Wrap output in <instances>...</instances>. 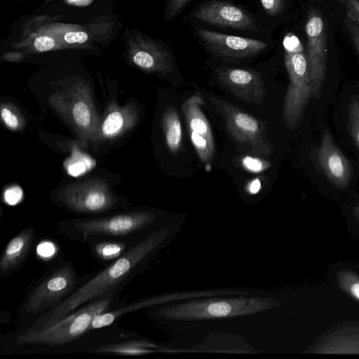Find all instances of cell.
Masks as SVG:
<instances>
[{"mask_svg":"<svg viewBox=\"0 0 359 359\" xmlns=\"http://www.w3.org/2000/svg\"><path fill=\"white\" fill-rule=\"evenodd\" d=\"M173 230L159 226L145 235L121 257L91 276L58 306L39 316L29 326L46 327L60 320L85 304L108 294L121 292L137 275L144 270L152 258L165 245Z\"/></svg>","mask_w":359,"mask_h":359,"instance_id":"1","label":"cell"},{"mask_svg":"<svg viewBox=\"0 0 359 359\" xmlns=\"http://www.w3.org/2000/svg\"><path fill=\"white\" fill-rule=\"evenodd\" d=\"M158 215L148 210H135L106 216L62 220L56 230L61 236L74 241L91 242L122 239L138 241L157 227Z\"/></svg>","mask_w":359,"mask_h":359,"instance_id":"2","label":"cell"},{"mask_svg":"<svg viewBox=\"0 0 359 359\" xmlns=\"http://www.w3.org/2000/svg\"><path fill=\"white\" fill-rule=\"evenodd\" d=\"M119 292L89 302L60 320L46 327H25L13 337L16 346L55 348L79 340L91 330L94 318L111 310L122 302Z\"/></svg>","mask_w":359,"mask_h":359,"instance_id":"3","label":"cell"},{"mask_svg":"<svg viewBox=\"0 0 359 359\" xmlns=\"http://www.w3.org/2000/svg\"><path fill=\"white\" fill-rule=\"evenodd\" d=\"M277 305L269 297H217L182 302L175 304L153 308L148 315L156 320H203L228 318L255 314Z\"/></svg>","mask_w":359,"mask_h":359,"instance_id":"4","label":"cell"},{"mask_svg":"<svg viewBox=\"0 0 359 359\" xmlns=\"http://www.w3.org/2000/svg\"><path fill=\"white\" fill-rule=\"evenodd\" d=\"M284 62L289 77V85L285 95L283 116L288 129L296 128L301 122L306 107L312 96L308 79L306 52L293 34L283 39Z\"/></svg>","mask_w":359,"mask_h":359,"instance_id":"5","label":"cell"},{"mask_svg":"<svg viewBox=\"0 0 359 359\" xmlns=\"http://www.w3.org/2000/svg\"><path fill=\"white\" fill-rule=\"evenodd\" d=\"M79 286L73 264H60L43 276L28 292L19 313L21 319L35 317L58 306Z\"/></svg>","mask_w":359,"mask_h":359,"instance_id":"6","label":"cell"},{"mask_svg":"<svg viewBox=\"0 0 359 359\" xmlns=\"http://www.w3.org/2000/svg\"><path fill=\"white\" fill-rule=\"evenodd\" d=\"M184 21L201 26L256 34L266 36L269 28L259 14L229 0H203L185 16Z\"/></svg>","mask_w":359,"mask_h":359,"instance_id":"7","label":"cell"},{"mask_svg":"<svg viewBox=\"0 0 359 359\" xmlns=\"http://www.w3.org/2000/svg\"><path fill=\"white\" fill-rule=\"evenodd\" d=\"M49 101L83 142L98 139L100 123L89 88L83 82L77 81L56 90Z\"/></svg>","mask_w":359,"mask_h":359,"instance_id":"8","label":"cell"},{"mask_svg":"<svg viewBox=\"0 0 359 359\" xmlns=\"http://www.w3.org/2000/svg\"><path fill=\"white\" fill-rule=\"evenodd\" d=\"M209 100L222 116L227 132L236 143L245 145L256 155L269 157L273 154V145L268 138L266 122L228 101L217 97Z\"/></svg>","mask_w":359,"mask_h":359,"instance_id":"9","label":"cell"},{"mask_svg":"<svg viewBox=\"0 0 359 359\" xmlns=\"http://www.w3.org/2000/svg\"><path fill=\"white\" fill-rule=\"evenodd\" d=\"M192 33L210 55L225 62H238L255 58L269 50L268 37H248L225 34L191 25Z\"/></svg>","mask_w":359,"mask_h":359,"instance_id":"10","label":"cell"},{"mask_svg":"<svg viewBox=\"0 0 359 359\" xmlns=\"http://www.w3.org/2000/svg\"><path fill=\"white\" fill-rule=\"evenodd\" d=\"M55 200L71 212L86 216L106 213L120 206L119 199L107 184L96 180L65 185Z\"/></svg>","mask_w":359,"mask_h":359,"instance_id":"11","label":"cell"},{"mask_svg":"<svg viewBox=\"0 0 359 359\" xmlns=\"http://www.w3.org/2000/svg\"><path fill=\"white\" fill-rule=\"evenodd\" d=\"M126 48L130 62L144 72L168 76L177 70L175 55L168 46L136 29L128 32Z\"/></svg>","mask_w":359,"mask_h":359,"instance_id":"12","label":"cell"},{"mask_svg":"<svg viewBox=\"0 0 359 359\" xmlns=\"http://www.w3.org/2000/svg\"><path fill=\"white\" fill-rule=\"evenodd\" d=\"M305 32L308 79L316 99L320 93L327 72V34L324 20L318 11L313 10L308 15Z\"/></svg>","mask_w":359,"mask_h":359,"instance_id":"13","label":"cell"},{"mask_svg":"<svg viewBox=\"0 0 359 359\" xmlns=\"http://www.w3.org/2000/svg\"><path fill=\"white\" fill-rule=\"evenodd\" d=\"M219 83L237 98L259 105L266 95L263 74L257 69L247 67L222 65L215 68Z\"/></svg>","mask_w":359,"mask_h":359,"instance_id":"14","label":"cell"},{"mask_svg":"<svg viewBox=\"0 0 359 359\" xmlns=\"http://www.w3.org/2000/svg\"><path fill=\"white\" fill-rule=\"evenodd\" d=\"M205 102L200 93L187 99L182 104L191 143L203 163H210L215 154V140L210 123L202 111Z\"/></svg>","mask_w":359,"mask_h":359,"instance_id":"15","label":"cell"},{"mask_svg":"<svg viewBox=\"0 0 359 359\" xmlns=\"http://www.w3.org/2000/svg\"><path fill=\"white\" fill-rule=\"evenodd\" d=\"M318 161L324 174L335 187L346 188L351 178L349 161L335 145L328 130L323 134L318 151Z\"/></svg>","mask_w":359,"mask_h":359,"instance_id":"16","label":"cell"},{"mask_svg":"<svg viewBox=\"0 0 359 359\" xmlns=\"http://www.w3.org/2000/svg\"><path fill=\"white\" fill-rule=\"evenodd\" d=\"M35 236V228L29 226L8 241L0 257L1 277L8 278L21 269L29 256Z\"/></svg>","mask_w":359,"mask_h":359,"instance_id":"17","label":"cell"},{"mask_svg":"<svg viewBox=\"0 0 359 359\" xmlns=\"http://www.w3.org/2000/svg\"><path fill=\"white\" fill-rule=\"evenodd\" d=\"M137 120L135 109L130 106H111L100 123L98 139H111L131 128Z\"/></svg>","mask_w":359,"mask_h":359,"instance_id":"18","label":"cell"},{"mask_svg":"<svg viewBox=\"0 0 359 359\" xmlns=\"http://www.w3.org/2000/svg\"><path fill=\"white\" fill-rule=\"evenodd\" d=\"M158 348L157 345L151 341L133 337L121 341L104 344L89 351L100 354L141 355L156 352Z\"/></svg>","mask_w":359,"mask_h":359,"instance_id":"19","label":"cell"},{"mask_svg":"<svg viewBox=\"0 0 359 359\" xmlns=\"http://www.w3.org/2000/svg\"><path fill=\"white\" fill-rule=\"evenodd\" d=\"M138 241L108 239L91 242L88 245L95 259L102 264H109L121 257Z\"/></svg>","mask_w":359,"mask_h":359,"instance_id":"20","label":"cell"},{"mask_svg":"<svg viewBox=\"0 0 359 359\" xmlns=\"http://www.w3.org/2000/svg\"><path fill=\"white\" fill-rule=\"evenodd\" d=\"M162 123L166 146L171 153L177 154L182 146V130L175 108L169 106L165 109Z\"/></svg>","mask_w":359,"mask_h":359,"instance_id":"21","label":"cell"},{"mask_svg":"<svg viewBox=\"0 0 359 359\" xmlns=\"http://www.w3.org/2000/svg\"><path fill=\"white\" fill-rule=\"evenodd\" d=\"M37 32L53 36L66 47L67 45H83L90 41V38L86 32L82 28H76L74 26L70 27L67 25H47L37 29Z\"/></svg>","mask_w":359,"mask_h":359,"instance_id":"22","label":"cell"},{"mask_svg":"<svg viewBox=\"0 0 359 359\" xmlns=\"http://www.w3.org/2000/svg\"><path fill=\"white\" fill-rule=\"evenodd\" d=\"M95 164L93 159L81 152H72L65 162L67 173L73 177L80 176L89 170Z\"/></svg>","mask_w":359,"mask_h":359,"instance_id":"23","label":"cell"},{"mask_svg":"<svg viewBox=\"0 0 359 359\" xmlns=\"http://www.w3.org/2000/svg\"><path fill=\"white\" fill-rule=\"evenodd\" d=\"M261 8L259 14L269 28L273 20L281 17L286 8L285 0H259Z\"/></svg>","mask_w":359,"mask_h":359,"instance_id":"24","label":"cell"},{"mask_svg":"<svg viewBox=\"0 0 359 359\" xmlns=\"http://www.w3.org/2000/svg\"><path fill=\"white\" fill-rule=\"evenodd\" d=\"M28 45L32 51L47 52L64 48L65 46L56 38L45 33L37 32L30 36Z\"/></svg>","mask_w":359,"mask_h":359,"instance_id":"25","label":"cell"},{"mask_svg":"<svg viewBox=\"0 0 359 359\" xmlns=\"http://www.w3.org/2000/svg\"><path fill=\"white\" fill-rule=\"evenodd\" d=\"M1 118L5 126L12 130H18L22 126V118L12 105L3 104L1 107Z\"/></svg>","mask_w":359,"mask_h":359,"instance_id":"26","label":"cell"},{"mask_svg":"<svg viewBox=\"0 0 359 359\" xmlns=\"http://www.w3.org/2000/svg\"><path fill=\"white\" fill-rule=\"evenodd\" d=\"M348 116L351 135L359 149V97L351 99Z\"/></svg>","mask_w":359,"mask_h":359,"instance_id":"27","label":"cell"},{"mask_svg":"<svg viewBox=\"0 0 359 359\" xmlns=\"http://www.w3.org/2000/svg\"><path fill=\"white\" fill-rule=\"evenodd\" d=\"M192 0H167L163 10V18L170 21L179 16Z\"/></svg>","mask_w":359,"mask_h":359,"instance_id":"28","label":"cell"},{"mask_svg":"<svg viewBox=\"0 0 359 359\" xmlns=\"http://www.w3.org/2000/svg\"><path fill=\"white\" fill-rule=\"evenodd\" d=\"M23 192L18 186H13L6 189L4 194L5 201L9 205L18 203L22 198Z\"/></svg>","mask_w":359,"mask_h":359,"instance_id":"29","label":"cell"},{"mask_svg":"<svg viewBox=\"0 0 359 359\" xmlns=\"http://www.w3.org/2000/svg\"><path fill=\"white\" fill-rule=\"evenodd\" d=\"M346 10L347 18L359 26V0H343Z\"/></svg>","mask_w":359,"mask_h":359,"instance_id":"30","label":"cell"},{"mask_svg":"<svg viewBox=\"0 0 359 359\" xmlns=\"http://www.w3.org/2000/svg\"><path fill=\"white\" fill-rule=\"evenodd\" d=\"M353 45L359 54V26L355 22L347 18L345 21Z\"/></svg>","mask_w":359,"mask_h":359,"instance_id":"31","label":"cell"},{"mask_svg":"<svg viewBox=\"0 0 359 359\" xmlns=\"http://www.w3.org/2000/svg\"><path fill=\"white\" fill-rule=\"evenodd\" d=\"M24 57V54L20 52H8L2 55V60L10 62H16L22 60Z\"/></svg>","mask_w":359,"mask_h":359,"instance_id":"32","label":"cell"},{"mask_svg":"<svg viewBox=\"0 0 359 359\" xmlns=\"http://www.w3.org/2000/svg\"><path fill=\"white\" fill-rule=\"evenodd\" d=\"M38 250L39 253H40L41 255L43 256H48L53 252V248L50 243H45L43 245H40Z\"/></svg>","mask_w":359,"mask_h":359,"instance_id":"33","label":"cell"},{"mask_svg":"<svg viewBox=\"0 0 359 359\" xmlns=\"http://www.w3.org/2000/svg\"><path fill=\"white\" fill-rule=\"evenodd\" d=\"M351 292L354 297L359 299V283H355L351 287Z\"/></svg>","mask_w":359,"mask_h":359,"instance_id":"34","label":"cell"},{"mask_svg":"<svg viewBox=\"0 0 359 359\" xmlns=\"http://www.w3.org/2000/svg\"><path fill=\"white\" fill-rule=\"evenodd\" d=\"M70 1H72L74 3H75L76 4H83V0H70ZM85 1H89V0H85Z\"/></svg>","mask_w":359,"mask_h":359,"instance_id":"35","label":"cell"},{"mask_svg":"<svg viewBox=\"0 0 359 359\" xmlns=\"http://www.w3.org/2000/svg\"><path fill=\"white\" fill-rule=\"evenodd\" d=\"M334 1H339V2L343 3V0H334Z\"/></svg>","mask_w":359,"mask_h":359,"instance_id":"36","label":"cell"}]
</instances>
